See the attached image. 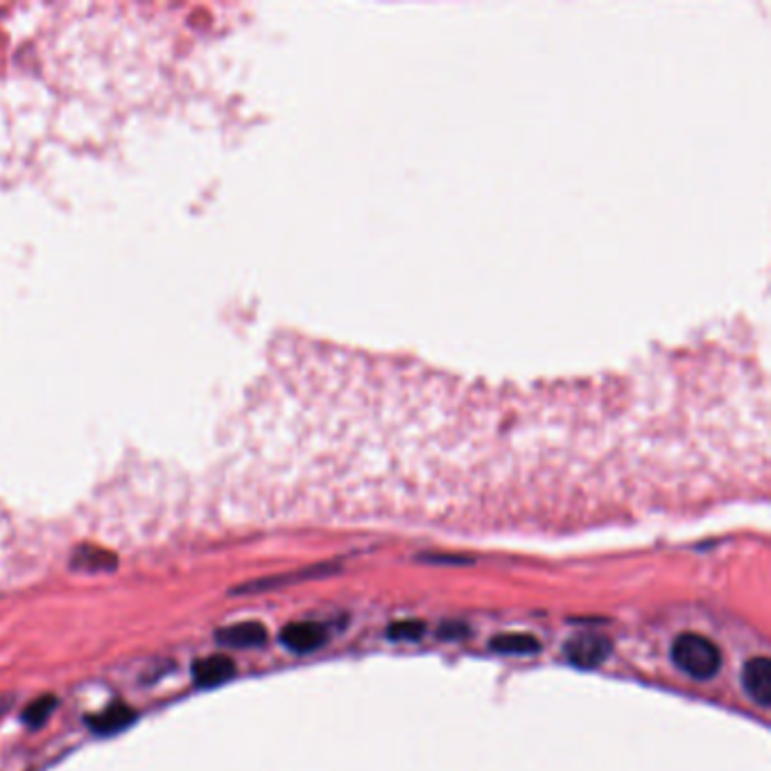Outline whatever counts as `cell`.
Wrapping results in <instances>:
<instances>
[{
	"label": "cell",
	"instance_id": "cell-1",
	"mask_svg": "<svg viewBox=\"0 0 771 771\" xmlns=\"http://www.w3.org/2000/svg\"><path fill=\"white\" fill-rule=\"evenodd\" d=\"M670 654L674 665L690 678H697V682H708V678L717 676V672L721 670L719 647L710 639L695 631L678 633Z\"/></svg>",
	"mask_w": 771,
	"mask_h": 771
},
{
	"label": "cell",
	"instance_id": "cell-2",
	"mask_svg": "<svg viewBox=\"0 0 771 771\" xmlns=\"http://www.w3.org/2000/svg\"><path fill=\"white\" fill-rule=\"evenodd\" d=\"M609 654H611V641L596 631L575 633V636L568 639L564 645L566 661L581 670L600 667L609 658Z\"/></svg>",
	"mask_w": 771,
	"mask_h": 771
},
{
	"label": "cell",
	"instance_id": "cell-3",
	"mask_svg": "<svg viewBox=\"0 0 771 771\" xmlns=\"http://www.w3.org/2000/svg\"><path fill=\"white\" fill-rule=\"evenodd\" d=\"M329 641V629L320 622H292L281 631V645L295 654H310Z\"/></svg>",
	"mask_w": 771,
	"mask_h": 771
},
{
	"label": "cell",
	"instance_id": "cell-4",
	"mask_svg": "<svg viewBox=\"0 0 771 771\" xmlns=\"http://www.w3.org/2000/svg\"><path fill=\"white\" fill-rule=\"evenodd\" d=\"M742 688L762 708L771 706V661L767 656H756L745 663Z\"/></svg>",
	"mask_w": 771,
	"mask_h": 771
},
{
	"label": "cell",
	"instance_id": "cell-5",
	"mask_svg": "<svg viewBox=\"0 0 771 771\" xmlns=\"http://www.w3.org/2000/svg\"><path fill=\"white\" fill-rule=\"evenodd\" d=\"M236 674V665L226 656H206L193 665V678L202 688H217L226 682H232Z\"/></svg>",
	"mask_w": 771,
	"mask_h": 771
},
{
	"label": "cell",
	"instance_id": "cell-6",
	"mask_svg": "<svg viewBox=\"0 0 771 771\" xmlns=\"http://www.w3.org/2000/svg\"><path fill=\"white\" fill-rule=\"evenodd\" d=\"M217 641L226 647H260L267 641V629L260 622H240L217 631Z\"/></svg>",
	"mask_w": 771,
	"mask_h": 771
},
{
	"label": "cell",
	"instance_id": "cell-7",
	"mask_svg": "<svg viewBox=\"0 0 771 771\" xmlns=\"http://www.w3.org/2000/svg\"><path fill=\"white\" fill-rule=\"evenodd\" d=\"M136 713L133 708L125 706V704H114L109 708H105L103 713H98L96 717H90V729H94L98 736H116L120 731H125L129 724H133Z\"/></svg>",
	"mask_w": 771,
	"mask_h": 771
},
{
	"label": "cell",
	"instance_id": "cell-8",
	"mask_svg": "<svg viewBox=\"0 0 771 771\" xmlns=\"http://www.w3.org/2000/svg\"><path fill=\"white\" fill-rule=\"evenodd\" d=\"M489 647L497 654L527 656V654H536L540 650V643L534 636H529V633L510 631V633H497V636H493Z\"/></svg>",
	"mask_w": 771,
	"mask_h": 771
},
{
	"label": "cell",
	"instance_id": "cell-9",
	"mask_svg": "<svg viewBox=\"0 0 771 771\" xmlns=\"http://www.w3.org/2000/svg\"><path fill=\"white\" fill-rule=\"evenodd\" d=\"M77 568H86V570H109L116 566V559L111 553L107 550H98V548H86V550H77L75 555V561H73Z\"/></svg>",
	"mask_w": 771,
	"mask_h": 771
},
{
	"label": "cell",
	"instance_id": "cell-10",
	"mask_svg": "<svg viewBox=\"0 0 771 771\" xmlns=\"http://www.w3.org/2000/svg\"><path fill=\"white\" fill-rule=\"evenodd\" d=\"M426 633V627L421 620H400L389 624L387 639L394 643H417Z\"/></svg>",
	"mask_w": 771,
	"mask_h": 771
},
{
	"label": "cell",
	"instance_id": "cell-11",
	"mask_svg": "<svg viewBox=\"0 0 771 771\" xmlns=\"http://www.w3.org/2000/svg\"><path fill=\"white\" fill-rule=\"evenodd\" d=\"M55 706H57V699L53 695L39 697L23 710V721L28 724V727H41V724L51 717Z\"/></svg>",
	"mask_w": 771,
	"mask_h": 771
},
{
	"label": "cell",
	"instance_id": "cell-12",
	"mask_svg": "<svg viewBox=\"0 0 771 771\" xmlns=\"http://www.w3.org/2000/svg\"><path fill=\"white\" fill-rule=\"evenodd\" d=\"M467 627L464 624H443L439 629V639H462L467 636Z\"/></svg>",
	"mask_w": 771,
	"mask_h": 771
}]
</instances>
